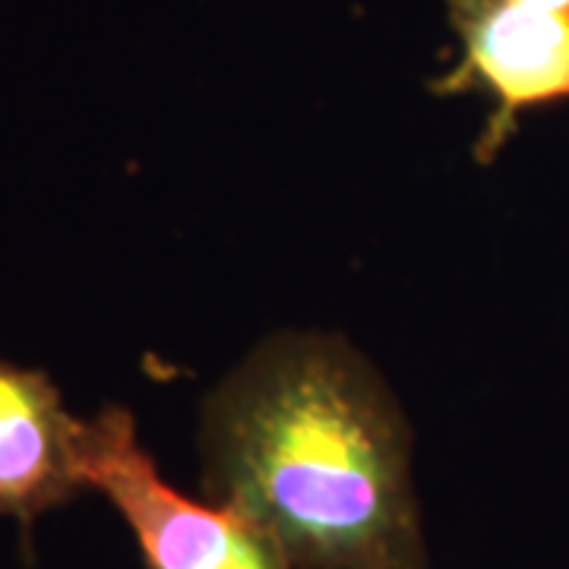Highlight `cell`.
Instances as JSON below:
<instances>
[{
    "label": "cell",
    "mask_w": 569,
    "mask_h": 569,
    "mask_svg": "<svg viewBox=\"0 0 569 569\" xmlns=\"http://www.w3.org/2000/svg\"><path fill=\"white\" fill-rule=\"evenodd\" d=\"M82 421L48 373L0 361V516L29 541L44 512L82 493Z\"/></svg>",
    "instance_id": "obj_4"
},
{
    "label": "cell",
    "mask_w": 569,
    "mask_h": 569,
    "mask_svg": "<svg viewBox=\"0 0 569 569\" xmlns=\"http://www.w3.org/2000/svg\"><path fill=\"white\" fill-rule=\"evenodd\" d=\"M462 58L430 89L437 96L488 92L493 114L475 142L481 164L507 146L526 108L569 99V10L526 0H449Z\"/></svg>",
    "instance_id": "obj_3"
},
{
    "label": "cell",
    "mask_w": 569,
    "mask_h": 569,
    "mask_svg": "<svg viewBox=\"0 0 569 569\" xmlns=\"http://www.w3.org/2000/svg\"><path fill=\"white\" fill-rule=\"evenodd\" d=\"M203 488L291 569L427 567L406 418L342 339L276 336L206 399Z\"/></svg>",
    "instance_id": "obj_1"
},
{
    "label": "cell",
    "mask_w": 569,
    "mask_h": 569,
    "mask_svg": "<svg viewBox=\"0 0 569 569\" xmlns=\"http://www.w3.org/2000/svg\"><path fill=\"white\" fill-rule=\"evenodd\" d=\"M526 3H538V7H550V10H569V0H526Z\"/></svg>",
    "instance_id": "obj_5"
},
{
    "label": "cell",
    "mask_w": 569,
    "mask_h": 569,
    "mask_svg": "<svg viewBox=\"0 0 569 569\" xmlns=\"http://www.w3.org/2000/svg\"><path fill=\"white\" fill-rule=\"evenodd\" d=\"M82 481L130 526L146 569H291L279 545L238 509L174 490L142 449L127 408L82 421Z\"/></svg>",
    "instance_id": "obj_2"
}]
</instances>
